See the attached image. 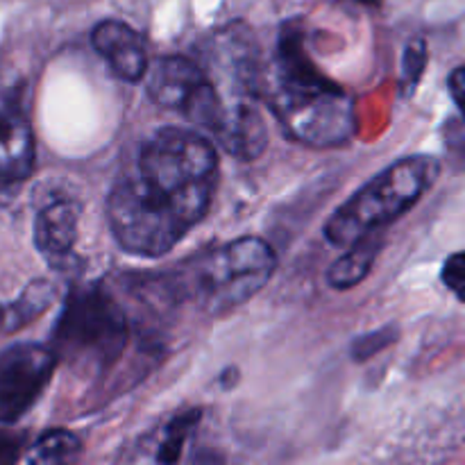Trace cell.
I'll use <instances>...</instances> for the list:
<instances>
[{"label": "cell", "instance_id": "obj_1", "mask_svg": "<svg viewBox=\"0 0 465 465\" xmlns=\"http://www.w3.org/2000/svg\"><path fill=\"white\" fill-rule=\"evenodd\" d=\"M216 184L212 141L182 127L154 132L109 191L112 236L127 254L162 257L203 221Z\"/></svg>", "mask_w": 465, "mask_h": 465}, {"label": "cell", "instance_id": "obj_2", "mask_svg": "<svg viewBox=\"0 0 465 465\" xmlns=\"http://www.w3.org/2000/svg\"><path fill=\"white\" fill-rule=\"evenodd\" d=\"M259 98L295 143L336 148L354 134L352 98L313 66L302 32L291 25L282 30L275 53L259 59Z\"/></svg>", "mask_w": 465, "mask_h": 465}, {"label": "cell", "instance_id": "obj_3", "mask_svg": "<svg viewBox=\"0 0 465 465\" xmlns=\"http://www.w3.org/2000/svg\"><path fill=\"white\" fill-rule=\"evenodd\" d=\"M440 175L439 159L413 154L391 163L354 195H350L325 223V239L336 248H348L402 218Z\"/></svg>", "mask_w": 465, "mask_h": 465}, {"label": "cell", "instance_id": "obj_4", "mask_svg": "<svg viewBox=\"0 0 465 465\" xmlns=\"http://www.w3.org/2000/svg\"><path fill=\"white\" fill-rule=\"evenodd\" d=\"M277 257L259 236H241L200 254L177 286L207 316H223L259 293L275 275Z\"/></svg>", "mask_w": 465, "mask_h": 465}, {"label": "cell", "instance_id": "obj_5", "mask_svg": "<svg viewBox=\"0 0 465 465\" xmlns=\"http://www.w3.org/2000/svg\"><path fill=\"white\" fill-rule=\"evenodd\" d=\"M130 339L123 304L100 284L77 286L66 298L53 331V352L86 371L109 368Z\"/></svg>", "mask_w": 465, "mask_h": 465}, {"label": "cell", "instance_id": "obj_6", "mask_svg": "<svg viewBox=\"0 0 465 465\" xmlns=\"http://www.w3.org/2000/svg\"><path fill=\"white\" fill-rule=\"evenodd\" d=\"M50 345L18 343L0 352V422L21 420L36 404L57 368Z\"/></svg>", "mask_w": 465, "mask_h": 465}, {"label": "cell", "instance_id": "obj_7", "mask_svg": "<svg viewBox=\"0 0 465 465\" xmlns=\"http://www.w3.org/2000/svg\"><path fill=\"white\" fill-rule=\"evenodd\" d=\"M145 77H148L145 89L154 104L180 112L184 116L207 86L204 68L184 54H168V57L157 59L153 68L148 66Z\"/></svg>", "mask_w": 465, "mask_h": 465}, {"label": "cell", "instance_id": "obj_8", "mask_svg": "<svg viewBox=\"0 0 465 465\" xmlns=\"http://www.w3.org/2000/svg\"><path fill=\"white\" fill-rule=\"evenodd\" d=\"M95 53L125 82H141L148 73V53L139 32L121 21H103L91 32Z\"/></svg>", "mask_w": 465, "mask_h": 465}, {"label": "cell", "instance_id": "obj_9", "mask_svg": "<svg viewBox=\"0 0 465 465\" xmlns=\"http://www.w3.org/2000/svg\"><path fill=\"white\" fill-rule=\"evenodd\" d=\"M80 207L68 198H57L39 209L35 218V245L41 257L59 268L68 266L77 243Z\"/></svg>", "mask_w": 465, "mask_h": 465}, {"label": "cell", "instance_id": "obj_10", "mask_svg": "<svg viewBox=\"0 0 465 465\" xmlns=\"http://www.w3.org/2000/svg\"><path fill=\"white\" fill-rule=\"evenodd\" d=\"M35 134L16 107L0 109V189H9L35 171Z\"/></svg>", "mask_w": 465, "mask_h": 465}, {"label": "cell", "instance_id": "obj_11", "mask_svg": "<svg viewBox=\"0 0 465 465\" xmlns=\"http://www.w3.org/2000/svg\"><path fill=\"white\" fill-rule=\"evenodd\" d=\"M380 248L381 243L377 234H371L366 239L357 241V243L348 245V252L341 254L327 271V282H330L331 289L348 291L357 286L359 282L366 280L368 272L372 271L377 254H380Z\"/></svg>", "mask_w": 465, "mask_h": 465}, {"label": "cell", "instance_id": "obj_12", "mask_svg": "<svg viewBox=\"0 0 465 465\" xmlns=\"http://www.w3.org/2000/svg\"><path fill=\"white\" fill-rule=\"evenodd\" d=\"M53 295V284L45 280H39L27 286L14 302L0 304V331L3 334H12V331H18L21 327L30 325L32 321H36L50 307Z\"/></svg>", "mask_w": 465, "mask_h": 465}, {"label": "cell", "instance_id": "obj_13", "mask_svg": "<svg viewBox=\"0 0 465 465\" xmlns=\"http://www.w3.org/2000/svg\"><path fill=\"white\" fill-rule=\"evenodd\" d=\"M82 443L73 431L50 430L35 440L27 454L30 465H73L80 459Z\"/></svg>", "mask_w": 465, "mask_h": 465}, {"label": "cell", "instance_id": "obj_14", "mask_svg": "<svg viewBox=\"0 0 465 465\" xmlns=\"http://www.w3.org/2000/svg\"><path fill=\"white\" fill-rule=\"evenodd\" d=\"M200 420V411H186L182 416H177L175 420L168 425L166 434H163L162 445H159V461L163 465H175L180 461V454L184 450L186 439L191 436L193 427L198 425Z\"/></svg>", "mask_w": 465, "mask_h": 465}, {"label": "cell", "instance_id": "obj_15", "mask_svg": "<svg viewBox=\"0 0 465 465\" xmlns=\"http://www.w3.org/2000/svg\"><path fill=\"white\" fill-rule=\"evenodd\" d=\"M427 66V44L422 39H413L411 44L404 50L402 59V80H400V86H402V94L409 95L411 91H416L418 82H420L422 73H425Z\"/></svg>", "mask_w": 465, "mask_h": 465}, {"label": "cell", "instance_id": "obj_16", "mask_svg": "<svg viewBox=\"0 0 465 465\" xmlns=\"http://www.w3.org/2000/svg\"><path fill=\"white\" fill-rule=\"evenodd\" d=\"M440 280H443L445 289L465 304V250L450 254V257L445 259L443 271H440Z\"/></svg>", "mask_w": 465, "mask_h": 465}, {"label": "cell", "instance_id": "obj_17", "mask_svg": "<svg viewBox=\"0 0 465 465\" xmlns=\"http://www.w3.org/2000/svg\"><path fill=\"white\" fill-rule=\"evenodd\" d=\"M395 336H398L395 327H384V330L372 331V334L368 336H361V339L354 341L352 357L357 359V361H366L368 357H372V354H377L380 350H384L386 345L393 343Z\"/></svg>", "mask_w": 465, "mask_h": 465}, {"label": "cell", "instance_id": "obj_18", "mask_svg": "<svg viewBox=\"0 0 465 465\" xmlns=\"http://www.w3.org/2000/svg\"><path fill=\"white\" fill-rule=\"evenodd\" d=\"M21 454V436L0 430V465H16Z\"/></svg>", "mask_w": 465, "mask_h": 465}, {"label": "cell", "instance_id": "obj_19", "mask_svg": "<svg viewBox=\"0 0 465 465\" xmlns=\"http://www.w3.org/2000/svg\"><path fill=\"white\" fill-rule=\"evenodd\" d=\"M448 89L465 123V66H457L448 77Z\"/></svg>", "mask_w": 465, "mask_h": 465}]
</instances>
